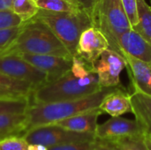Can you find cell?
<instances>
[{
  "mask_svg": "<svg viewBox=\"0 0 151 150\" xmlns=\"http://www.w3.org/2000/svg\"><path fill=\"white\" fill-rule=\"evenodd\" d=\"M102 88L93 65L73 57L71 69L58 79L36 88L30 97V103L77 100Z\"/></svg>",
  "mask_w": 151,
  "mask_h": 150,
  "instance_id": "cell-1",
  "label": "cell"
},
{
  "mask_svg": "<svg viewBox=\"0 0 151 150\" xmlns=\"http://www.w3.org/2000/svg\"><path fill=\"white\" fill-rule=\"evenodd\" d=\"M116 88L118 87L103 88L100 91L93 95L77 100L29 103V106L26 111L27 131L37 126L56 124L58 121L79 113L97 109L104 96Z\"/></svg>",
  "mask_w": 151,
  "mask_h": 150,
  "instance_id": "cell-2",
  "label": "cell"
},
{
  "mask_svg": "<svg viewBox=\"0 0 151 150\" xmlns=\"http://www.w3.org/2000/svg\"><path fill=\"white\" fill-rule=\"evenodd\" d=\"M16 53L73 57L52 30L36 17L23 23L21 30L16 39L9 47L1 51L0 55Z\"/></svg>",
  "mask_w": 151,
  "mask_h": 150,
  "instance_id": "cell-3",
  "label": "cell"
},
{
  "mask_svg": "<svg viewBox=\"0 0 151 150\" xmlns=\"http://www.w3.org/2000/svg\"><path fill=\"white\" fill-rule=\"evenodd\" d=\"M44 22L65 45L73 57L81 33L93 26L90 17L83 12H59L39 9L35 16Z\"/></svg>",
  "mask_w": 151,
  "mask_h": 150,
  "instance_id": "cell-4",
  "label": "cell"
},
{
  "mask_svg": "<svg viewBox=\"0 0 151 150\" xmlns=\"http://www.w3.org/2000/svg\"><path fill=\"white\" fill-rule=\"evenodd\" d=\"M92 23L106 36L110 48L121 54L119 37L132 28L121 0H101Z\"/></svg>",
  "mask_w": 151,
  "mask_h": 150,
  "instance_id": "cell-5",
  "label": "cell"
},
{
  "mask_svg": "<svg viewBox=\"0 0 151 150\" xmlns=\"http://www.w3.org/2000/svg\"><path fill=\"white\" fill-rule=\"evenodd\" d=\"M23 138L29 144H38L50 148L71 142L95 141L96 134L76 133L51 124L32 128L25 133Z\"/></svg>",
  "mask_w": 151,
  "mask_h": 150,
  "instance_id": "cell-6",
  "label": "cell"
},
{
  "mask_svg": "<svg viewBox=\"0 0 151 150\" xmlns=\"http://www.w3.org/2000/svg\"><path fill=\"white\" fill-rule=\"evenodd\" d=\"M0 72L14 79L30 83L36 89L48 82L46 72L37 69L19 55H0Z\"/></svg>",
  "mask_w": 151,
  "mask_h": 150,
  "instance_id": "cell-7",
  "label": "cell"
},
{
  "mask_svg": "<svg viewBox=\"0 0 151 150\" xmlns=\"http://www.w3.org/2000/svg\"><path fill=\"white\" fill-rule=\"evenodd\" d=\"M93 68L102 88L120 87V73L127 66L125 57L109 48L93 63Z\"/></svg>",
  "mask_w": 151,
  "mask_h": 150,
  "instance_id": "cell-8",
  "label": "cell"
},
{
  "mask_svg": "<svg viewBox=\"0 0 151 150\" xmlns=\"http://www.w3.org/2000/svg\"><path fill=\"white\" fill-rule=\"evenodd\" d=\"M109 48V42L104 33L96 27L91 26L81 33L74 57L93 65L101 54Z\"/></svg>",
  "mask_w": 151,
  "mask_h": 150,
  "instance_id": "cell-9",
  "label": "cell"
},
{
  "mask_svg": "<svg viewBox=\"0 0 151 150\" xmlns=\"http://www.w3.org/2000/svg\"><path fill=\"white\" fill-rule=\"evenodd\" d=\"M96 139L99 141H115L118 139L144 135L141 124L136 119H127L112 117L106 122L98 125L96 131Z\"/></svg>",
  "mask_w": 151,
  "mask_h": 150,
  "instance_id": "cell-10",
  "label": "cell"
},
{
  "mask_svg": "<svg viewBox=\"0 0 151 150\" xmlns=\"http://www.w3.org/2000/svg\"><path fill=\"white\" fill-rule=\"evenodd\" d=\"M37 69L46 72L50 82L66 73L73 65V57H65L54 55L16 53Z\"/></svg>",
  "mask_w": 151,
  "mask_h": 150,
  "instance_id": "cell-11",
  "label": "cell"
},
{
  "mask_svg": "<svg viewBox=\"0 0 151 150\" xmlns=\"http://www.w3.org/2000/svg\"><path fill=\"white\" fill-rule=\"evenodd\" d=\"M121 55L127 62L129 78L134 92H138L151 96V65L141 61L127 53L122 52Z\"/></svg>",
  "mask_w": 151,
  "mask_h": 150,
  "instance_id": "cell-12",
  "label": "cell"
},
{
  "mask_svg": "<svg viewBox=\"0 0 151 150\" xmlns=\"http://www.w3.org/2000/svg\"><path fill=\"white\" fill-rule=\"evenodd\" d=\"M122 52L151 65V44L133 28L121 34L119 41Z\"/></svg>",
  "mask_w": 151,
  "mask_h": 150,
  "instance_id": "cell-13",
  "label": "cell"
},
{
  "mask_svg": "<svg viewBox=\"0 0 151 150\" xmlns=\"http://www.w3.org/2000/svg\"><path fill=\"white\" fill-rule=\"evenodd\" d=\"M99 109L111 117H119L132 112L131 94L127 92L122 86L118 87L104 96Z\"/></svg>",
  "mask_w": 151,
  "mask_h": 150,
  "instance_id": "cell-14",
  "label": "cell"
},
{
  "mask_svg": "<svg viewBox=\"0 0 151 150\" xmlns=\"http://www.w3.org/2000/svg\"><path fill=\"white\" fill-rule=\"evenodd\" d=\"M103 113L104 112L99 108H97L58 121L56 123V125L76 133H96L98 126V117Z\"/></svg>",
  "mask_w": 151,
  "mask_h": 150,
  "instance_id": "cell-15",
  "label": "cell"
},
{
  "mask_svg": "<svg viewBox=\"0 0 151 150\" xmlns=\"http://www.w3.org/2000/svg\"><path fill=\"white\" fill-rule=\"evenodd\" d=\"M35 89L28 82L0 72V98L30 99Z\"/></svg>",
  "mask_w": 151,
  "mask_h": 150,
  "instance_id": "cell-16",
  "label": "cell"
},
{
  "mask_svg": "<svg viewBox=\"0 0 151 150\" xmlns=\"http://www.w3.org/2000/svg\"><path fill=\"white\" fill-rule=\"evenodd\" d=\"M27 131L26 112L0 114V141L14 136H23Z\"/></svg>",
  "mask_w": 151,
  "mask_h": 150,
  "instance_id": "cell-17",
  "label": "cell"
},
{
  "mask_svg": "<svg viewBox=\"0 0 151 150\" xmlns=\"http://www.w3.org/2000/svg\"><path fill=\"white\" fill-rule=\"evenodd\" d=\"M131 102L135 119L141 124L144 134L151 136V96L134 91Z\"/></svg>",
  "mask_w": 151,
  "mask_h": 150,
  "instance_id": "cell-18",
  "label": "cell"
},
{
  "mask_svg": "<svg viewBox=\"0 0 151 150\" xmlns=\"http://www.w3.org/2000/svg\"><path fill=\"white\" fill-rule=\"evenodd\" d=\"M138 2V24L132 28L151 44V6L145 0Z\"/></svg>",
  "mask_w": 151,
  "mask_h": 150,
  "instance_id": "cell-19",
  "label": "cell"
},
{
  "mask_svg": "<svg viewBox=\"0 0 151 150\" xmlns=\"http://www.w3.org/2000/svg\"><path fill=\"white\" fill-rule=\"evenodd\" d=\"M101 141L111 145L117 150H149L144 141V135L129 136L115 141Z\"/></svg>",
  "mask_w": 151,
  "mask_h": 150,
  "instance_id": "cell-20",
  "label": "cell"
},
{
  "mask_svg": "<svg viewBox=\"0 0 151 150\" xmlns=\"http://www.w3.org/2000/svg\"><path fill=\"white\" fill-rule=\"evenodd\" d=\"M39 7L35 0H13L12 11L23 21L33 19L38 12Z\"/></svg>",
  "mask_w": 151,
  "mask_h": 150,
  "instance_id": "cell-21",
  "label": "cell"
},
{
  "mask_svg": "<svg viewBox=\"0 0 151 150\" xmlns=\"http://www.w3.org/2000/svg\"><path fill=\"white\" fill-rule=\"evenodd\" d=\"M37 5L40 9L59 11V12H78L81 11L71 0H38Z\"/></svg>",
  "mask_w": 151,
  "mask_h": 150,
  "instance_id": "cell-22",
  "label": "cell"
},
{
  "mask_svg": "<svg viewBox=\"0 0 151 150\" xmlns=\"http://www.w3.org/2000/svg\"><path fill=\"white\" fill-rule=\"evenodd\" d=\"M30 103V99L0 98L1 113H25Z\"/></svg>",
  "mask_w": 151,
  "mask_h": 150,
  "instance_id": "cell-23",
  "label": "cell"
},
{
  "mask_svg": "<svg viewBox=\"0 0 151 150\" xmlns=\"http://www.w3.org/2000/svg\"><path fill=\"white\" fill-rule=\"evenodd\" d=\"M0 150H30V144L23 136H14L0 141Z\"/></svg>",
  "mask_w": 151,
  "mask_h": 150,
  "instance_id": "cell-24",
  "label": "cell"
},
{
  "mask_svg": "<svg viewBox=\"0 0 151 150\" xmlns=\"http://www.w3.org/2000/svg\"><path fill=\"white\" fill-rule=\"evenodd\" d=\"M22 25L23 24L14 27L0 29V52L5 50L13 42V41L19 34Z\"/></svg>",
  "mask_w": 151,
  "mask_h": 150,
  "instance_id": "cell-25",
  "label": "cell"
},
{
  "mask_svg": "<svg viewBox=\"0 0 151 150\" xmlns=\"http://www.w3.org/2000/svg\"><path fill=\"white\" fill-rule=\"evenodd\" d=\"M24 22L12 10L0 11V29L18 27Z\"/></svg>",
  "mask_w": 151,
  "mask_h": 150,
  "instance_id": "cell-26",
  "label": "cell"
},
{
  "mask_svg": "<svg viewBox=\"0 0 151 150\" xmlns=\"http://www.w3.org/2000/svg\"><path fill=\"white\" fill-rule=\"evenodd\" d=\"M96 139L95 141L65 143V144L50 147L47 150H93L96 145Z\"/></svg>",
  "mask_w": 151,
  "mask_h": 150,
  "instance_id": "cell-27",
  "label": "cell"
},
{
  "mask_svg": "<svg viewBox=\"0 0 151 150\" xmlns=\"http://www.w3.org/2000/svg\"><path fill=\"white\" fill-rule=\"evenodd\" d=\"M124 10L127 16V19L132 26L134 27L138 24V2L137 0H121Z\"/></svg>",
  "mask_w": 151,
  "mask_h": 150,
  "instance_id": "cell-28",
  "label": "cell"
},
{
  "mask_svg": "<svg viewBox=\"0 0 151 150\" xmlns=\"http://www.w3.org/2000/svg\"><path fill=\"white\" fill-rule=\"evenodd\" d=\"M83 12L87 13L92 19L101 0H71Z\"/></svg>",
  "mask_w": 151,
  "mask_h": 150,
  "instance_id": "cell-29",
  "label": "cell"
},
{
  "mask_svg": "<svg viewBox=\"0 0 151 150\" xmlns=\"http://www.w3.org/2000/svg\"><path fill=\"white\" fill-rule=\"evenodd\" d=\"M93 150H117L116 149H114L113 147H111V145L104 142V141H101L99 140H96V145L94 147V149Z\"/></svg>",
  "mask_w": 151,
  "mask_h": 150,
  "instance_id": "cell-30",
  "label": "cell"
},
{
  "mask_svg": "<svg viewBox=\"0 0 151 150\" xmlns=\"http://www.w3.org/2000/svg\"><path fill=\"white\" fill-rule=\"evenodd\" d=\"M13 0H0V11L12 10Z\"/></svg>",
  "mask_w": 151,
  "mask_h": 150,
  "instance_id": "cell-31",
  "label": "cell"
},
{
  "mask_svg": "<svg viewBox=\"0 0 151 150\" xmlns=\"http://www.w3.org/2000/svg\"><path fill=\"white\" fill-rule=\"evenodd\" d=\"M144 141H145V144H146L148 149L151 150V136L144 134Z\"/></svg>",
  "mask_w": 151,
  "mask_h": 150,
  "instance_id": "cell-32",
  "label": "cell"
},
{
  "mask_svg": "<svg viewBox=\"0 0 151 150\" xmlns=\"http://www.w3.org/2000/svg\"><path fill=\"white\" fill-rule=\"evenodd\" d=\"M35 2H37V1H38V0H35Z\"/></svg>",
  "mask_w": 151,
  "mask_h": 150,
  "instance_id": "cell-33",
  "label": "cell"
}]
</instances>
